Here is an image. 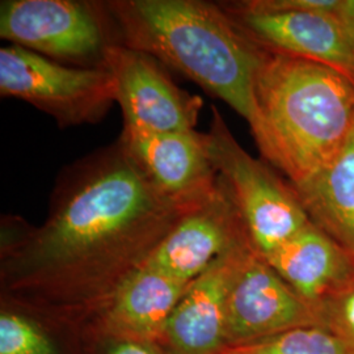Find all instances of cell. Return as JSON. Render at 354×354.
Masks as SVG:
<instances>
[{"instance_id":"obj_1","label":"cell","mask_w":354,"mask_h":354,"mask_svg":"<svg viewBox=\"0 0 354 354\" xmlns=\"http://www.w3.org/2000/svg\"><path fill=\"white\" fill-rule=\"evenodd\" d=\"M203 203L162 194L121 140L89 155L61 176L39 227L3 225L1 308L79 333Z\"/></svg>"},{"instance_id":"obj_2","label":"cell","mask_w":354,"mask_h":354,"mask_svg":"<svg viewBox=\"0 0 354 354\" xmlns=\"http://www.w3.org/2000/svg\"><path fill=\"white\" fill-rule=\"evenodd\" d=\"M122 45L150 54L260 127L256 84L266 49L222 6L201 0L106 1Z\"/></svg>"},{"instance_id":"obj_3","label":"cell","mask_w":354,"mask_h":354,"mask_svg":"<svg viewBox=\"0 0 354 354\" xmlns=\"http://www.w3.org/2000/svg\"><path fill=\"white\" fill-rule=\"evenodd\" d=\"M264 156L299 185L340 153L354 131V82L313 61L266 50L257 75Z\"/></svg>"},{"instance_id":"obj_4","label":"cell","mask_w":354,"mask_h":354,"mask_svg":"<svg viewBox=\"0 0 354 354\" xmlns=\"http://www.w3.org/2000/svg\"><path fill=\"white\" fill-rule=\"evenodd\" d=\"M203 140L260 256L266 259L311 223L295 188L241 147L214 106Z\"/></svg>"},{"instance_id":"obj_5","label":"cell","mask_w":354,"mask_h":354,"mask_svg":"<svg viewBox=\"0 0 354 354\" xmlns=\"http://www.w3.org/2000/svg\"><path fill=\"white\" fill-rule=\"evenodd\" d=\"M0 36L76 67H104L106 50L121 44L106 1L3 0Z\"/></svg>"},{"instance_id":"obj_6","label":"cell","mask_w":354,"mask_h":354,"mask_svg":"<svg viewBox=\"0 0 354 354\" xmlns=\"http://www.w3.org/2000/svg\"><path fill=\"white\" fill-rule=\"evenodd\" d=\"M0 93L36 106L62 127L99 122L117 102L106 67L59 64L15 45L0 50Z\"/></svg>"},{"instance_id":"obj_7","label":"cell","mask_w":354,"mask_h":354,"mask_svg":"<svg viewBox=\"0 0 354 354\" xmlns=\"http://www.w3.org/2000/svg\"><path fill=\"white\" fill-rule=\"evenodd\" d=\"M232 23L266 50L326 64L354 82V42L336 12L270 10L257 0L225 4Z\"/></svg>"},{"instance_id":"obj_8","label":"cell","mask_w":354,"mask_h":354,"mask_svg":"<svg viewBox=\"0 0 354 354\" xmlns=\"http://www.w3.org/2000/svg\"><path fill=\"white\" fill-rule=\"evenodd\" d=\"M104 67L113 75L124 129L140 133L196 130L203 102L181 91L158 59L122 44L111 46Z\"/></svg>"},{"instance_id":"obj_9","label":"cell","mask_w":354,"mask_h":354,"mask_svg":"<svg viewBox=\"0 0 354 354\" xmlns=\"http://www.w3.org/2000/svg\"><path fill=\"white\" fill-rule=\"evenodd\" d=\"M254 253L252 243L239 245L190 282L155 345L162 354L221 353L230 292Z\"/></svg>"},{"instance_id":"obj_10","label":"cell","mask_w":354,"mask_h":354,"mask_svg":"<svg viewBox=\"0 0 354 354\" xmlns=\"http://www.w3.org/2000/svg\"><path fill=\"white\" fill-rule=\"evenodd\" d=\"M247 243L252 241L244 219L219 178L214 194L177 222L146 264L190 283L216 259Z\"/></svg>"},{"instance_id":"obj_11","label":"cell","mask_w":354,"mask_h":354,"mask_svg":"<svg viewBox=\"0 0 354 354\" xmlns=\"http://www.w3.org/2000/svg\"><path fill=\"white\" fill-rule=\"evenodd\" d=\"M314 326H317L314 308L263 256L254 253L228 297L226 346L261 342L291 329Z\"/></svg>"},{"instance_id":"obj_12","label":"cell","mask_w":354,"mask_h":354,"mask_svg":"<svg viewBox=\"0 0 354 354\" xmlns=\"http://www.w3.org/2000/svg\"><path fill=\"white\" fill-rule=\"evenodd\" d=\"M121 143L152 185L180 203H203L214 194L219 178L197 130L140 133L125 130Z\"/></svg>"},{"instance_id":"obj_13","label":"cell","mask_w":354,"mask_h":354,"mask_svg":"<svg viewBox=\"0 0 354 354\" xmlns=\"http://www.w3.org/2000/svg\"><path fill=\"white\" fill-rule=\"evenodd\" d=\"M188 286L189 283L145 264L125 281L102 314L83 330L156 345Z\"/></svg>"},{"instance_id":"obj_14","label":"cell","mask_w":354,"mask_h":354,"mask_svg":"<svg viewBox=\"0 0 354 354\" xmlns=\"http://www.w3.org/2000/svg\"><path fill=\"white\" fill-rule=\"evenodd\" d=\"M313 308L354 274V257L313 222L266 257Z\"/></svg>"},{"instance_id":"obj_15","label":"cell","mask_w":354,"mask_h":354,"mask_svg":"<svg viewBox=\"0 0 354 354\" xmlns=\"http://www.w3.org/2000/svg\"><path fill=\"white\" fill-rule=\"evenodd\" d=\"M294 188L311 222L354 257V131L327 167Z\"/></svg>"},{"instance_id":"obj_16","label":"cell","mask_w":354,"mask_h":354,"mask_svg":"<svg viewBox=\"0 0 354 354\" xmlns=\"http://www.w3.org/2000/svg\"><path fill=\"white\" fill-rule=\"evenodd\" d=\"M219 354H354L353 351L319 326L295 328L261 342L226 346Z\"/></svg>"},{"instance_id":"obj_17","label":"cell","mask_w":354,"mask_h":354,"mask_svg":"<svg viewBox=\"0 0 354 354\" xmlns=\"http://www.w3.org/2000/svg\"><path fill=\"white\" fill-rule=\"evenodd\" d=\"M0 354H61L49 333L32 317L1 308Z\"/></svg>"},{"instance_id":"obj_18","label":"cell","mask_w":354,"mask_h":354,"mask_svg":"<svg viewBox=\"0 0 354 354\" xmlns=\"http://www.w3.org/2000/svg\"><path fill=\"white\" fill-rule=\"evenodd\" d=\"M317 326L339 337L354 352V274L314 307Z\"/></svg>"},{"instance_id":"obj_19","label":"cell","mask_w":354,"mask_h":354,"mask_svg":"<svg viewBox=\"0 0 354 354\" xmlns=\"http://www.w3.org/2000/svg\"><path fill=\"white\" fill-rule=\"evenodd\" d=\"M75 337L83 345L77 349L80 354H162L152 344L112 339L89 330H83Z\"/></svg>"},{"instance_id":"obj_20","label":"cell","mask_w":354,"mask_h":354,"mask_svg":"<svg viewBox=\"0 0 354 354\" xmlns=\"http://www.w3.org/2000/svg\"><path fill=\"white\" fill-rule=\"evenodd\" d=\"M260 6L270 10H295L336 12L342 0H257Z\"/></svg>"},{"instance_id":"obj_21","label":"cell","mask_w":354,"mask_h":354,"mask_svg":"<svg viewBox=\"0 0 354 354\" xmlns=\"http://www.w3.org/2000/svg\"><path fill=\"white\" fill-rule=\"evenodd\" d=\"M336 16L342 20V26H345L354 42V0H342Z\"/></svg>"}]
</instances>
